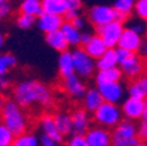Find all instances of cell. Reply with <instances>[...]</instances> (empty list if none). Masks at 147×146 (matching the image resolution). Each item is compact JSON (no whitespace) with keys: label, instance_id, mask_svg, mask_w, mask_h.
<instances>
[{"label":"cell","instance_id":"42","mask_svg":"<svg viewBox=\"0 0 147 146\" xmlns=\"http://www.w3.org/2000/svg\"><path fill=\"white\" fill-rule=\"evenodd\" d=\"M12 146H28V137H26V134L16 136V138H15V141H13Z\"/></svg>","mask_w":147,"mask_h":146},{"label":"cell","instance_id":"7","mask_svg":"<svg viewBox=\"0 0 147 146\" xmlns=\"http://www.w3.org/2000/svg\"><path fill=\"white\" fill-rule=\"evenodd\" d=\"M95 29L96 33L100 34L101 38L104 40L105 45L108 48H117L119 38L122 36V32L125 29V22L119 21V20H114V21L109 22L104 26H98Z\"/></svg>","mask_w":147,"mask_h":146},{"label":"cell","instance_id":"38","mask_svg":"<svg viewBox=\"0 0 147 146\" xmlns=\"http://www.w3.org/2000/svg\"><path fill=\"white\" fill-rule=\"evenodd\" d=\"M41 146H62V145H61V142H58V141L53 140L49 136L43 134L42 137H41Z\"/></svg>","mask_w":147,"mask_h":146},{"label":"cell","instance_id":"39","mask_svg":"<svg viewBox=\"0 0 147 146\" xmlns=\"http://www.w3.org/2000/svg\"><path fill=\"white\" fill-rule=\"evenodd\" d=\"M67 4V9H75V11H80L83 7L82 0H66Z\"/></svg>","mask_w":147,"mask_h":146},{"label":"cell","instance_id":"17","mask_svg":"<svg viewBox=\"0 0 147 146\" xmlns=\"http://www.w3.org/2000/svg\"><path fill=\"white\" fill-rule=\"evenodd\" d=\"M40 126L41 129H42L43 134H46V136H49V137H51L53 140L58 141V142H63V134L59 132L58 126H57V124H55V119L54 116L51 115H43L42 117H41L40 120Z\"/></svg>","mask_w":147,"mask_h":146},{"label":"cell","instance_id":"36","mask_svg":"<svg viewBox=\"0 0 147 146\" xmlns=\"http://www.w3.org/2000/svg\"><path fill=\"white\" fill-rule=\"evenodd\" d=\"M116 52H117V57H118L119 62L125 61V59H127L129 57H131V55L134 54V52H130V50H127V49L119 48V46H117L116 48Z\"/></svg>","mask_w":147,"mask_h":146},{"label":"cell","instance_id":"14","mask_svg":"<svg viewBox=\"0 0 147 146\" xmlns=\"http://www.w3.org/2000/svg\"><path fill=\"white\" fill-rule=\"evenodd\" d=\"M64 21H66L64 17L61 15L43 12L41 16L37 17V26L43 33H50L54 31H59Z\"/></svg>","mask_w":147,"mask_h":146},{"label":"cell","instance_id":"23","mask_svg":"<svg viewBox=\"0 0 147 146\" xmlns=\"http://www.w3.org/2000/svg\"><path fill=\"white\" fill-rule=\"evenodd\" d=\"M137 0H114L113 7L118 12V20L127 22L129 18L134 13V7Z\"/></svg>","mask_w":147,"mask_h":146},{"label":"cell","instance_id":"6","mask_svg":"<svg viewBox=\"0 0 147 146\" xmlns=\"http://www.w3.org/2000/svg\"><path fill=\"white\" fill-rule=\"evenodd\" d=\"M72 58L74 65H75V73L80 75L82 78H91L95 73L96 67V59L91 57L83 48H75L72 50Z\"/></svg>","mask_w":147,"mask_h":146},{"label":"cell","instance_id":"32","mask_svg":"<svg viewBox=\"0 0 147 146\" xmlns=\"http://www.w3.org/2000/svg\"><path fill=\"white\" fill-rule=\"evenodd\" d=\"M127 26L131 28L133 31H135L137 33L139 34H146L147 33V24H146V20H142V18L137 17V18H129L127 21Z\"/></svg>","mask_w":147,"mask_h":146},{"label":"cell","instance_id":"9","mask_svg":"<svg viewBox=\"0 0 147 146\" xmlns=\"http://www.w3.org/2000/svg\"><path fill=\"white\" fill-rule=\"evenodd\" d=\"M63 88L66 91V94L71 99H75V100H83L87 91H88L86 83L83 82V78L80 75H78L76 73L67 76V78H64Z\"/></svg>","mask_w":147,"mask_h":146},{"label":"cell","instance_id":"19","mask_svg":"<svg viewBox=\"0 0 147 146\" xmlns=\"http://www.w3.org/2000/svg\"><path fill=\"white\" fill-rule=\"evenodd\" d=\"M45 42L47 43L49 48H51L53 50H55V52H58V53L68 50V46H70L61 29L59 31L50 32V33H45Z\"/></svg>","mask_w":147,"mask_h":146},{"label":"cell","instance_id":"5","mask_svg":"<svg viewBox=\"0 0 147 146\" xmlns=\"http://www.w3.org/2000/svg\"><path fill=\"white\" fill-rule=\"evenodd\" d=\"M88 21L95 28L104 26L109 22L118 20V12L114 9L113 5H105V4H97L88 9L87 13Z\"/></svg>","mask_w":147,"mask_h":146},{"label":"cell","instance_id":"33","mask_svg":"<svg viewBox=\"0 0 147 146\" xmlns=\"http://www.w3.org/2000/svg\"><path fill=\"white\" fill-rule=\"evenodd\" d=\"M135 17H139L142 20H147V0H137L134 7Z\"/></svg>","mask_w":147,"mask_h":146},{"label":"cell","instance_id":"2","mask_svg":"<svg viewBox=\"0 0 147 146\" xmlns=\"http://www.w3.org/2000/svg\"><path fill=\"white\" fill-rule=\"evenodd\" d=\"M15 100H7L3 111H1V122L7 128L15 133V136H21L25 134L28 128L26 116Z\"/></svg>","mask_w":147,"mask_h":146},{"label":"cell","instance_id":"49","mask_svg":"<svg viewBox=\"0 0 147 146\" xmlns=\"http://www.w3.org/2000/svg\"><path fill=\"white\" fill-rule=\"evenodd\" d=\"M135 146H147V141H139Z\"/></svg>","mask_w":147,"mask_h":146},{"label":"cell","instance_id":"50","mask_svg":"<svg viewBox=\"0 0 147 146\" xmlns=\"http://www.w3.org/2000/svg\"><path fill=\"white\" fill-rule=\"evenodd\" d=\"M3 1H5V0H0V3H3Z\"/></svg>","mask_w":147,"mask_h":146},{"label":"cell","instance_id":"13","mask_svg":"<svg viewBox=\"0 0 147 146\" xmlns=\"http://www.w3.org/2000/svg\"><path fill=\"white\" fill-rule=\"evenodd\" d=\"M89 146H112V132L104 126L89 128L86 133Z\"/></svg>","mask_w":147,"mask_h":146},{"label":"cell","instance_id":"44","mask_svg":"<svg viewBox=\"0 0 147 146\" xmlns=\"http://www.w3.org/2000/svg\"><path fill=\"white\" fill-rule=\"evenodd\" d=\"M139 54L142 55V57L144 58L147 61V37L144 38V41H143V46H142V49H141V52H139Z\"/></svg>","mask_w":147,"mask_h":146},{"label":"cell","instance_id":"27","mask_svg":"<svg viewBox=\"0 0 147 146\" xmlns=\"http://www.w3.org/2000/svg\"><path fill=\"white\" fill-rule=\"evenodd\" d=\"M43 12L54 13V15L63 16L67 12V4L66 0H41Z\"/></svg>","mask_w":147,"mask_h":146},{"label":"cell","instance_id":"18","mask_svg":"<svg viewBox=\"0 0 147 146\" xmlns=\"http://www.w3.org/2000/svg\"><path fill=\"white\" fill-rule=\"evenodd\" d=\"M123 78V73L119 66L110 67V69H104V70H97L95 75L96 84H104V83H113V82H121Z\"/></svg>","mask_w":147,"mask_h":146},{"label":"cell","instance_id":"4","mask_svg":"<svg viewBox=\"0 0 147 146\" xmlns=\"http://www.w3.org/2000/svg\"><path fill=\"white\" fill-rule=\"evenodd\" d=\"M139 141L138 125L133 120L123 119L112 132V146H135Z\"/></svg>","mask_w":147,"mask_h":146},{"label":"cell","instance_id":"52","mask_svg":"<svg viewBox=\"0 0 147 146\" xmlns=\"http://www.w3.org/2000/svg\"><path fill=\"white\" fill-rule=\"evenodd\" d=\"M17 1H22V0H17Z\"/></svg>","mask_w":147,"mask_h":146},{"label":"cell","instance_id":"1","mask_svg":"<svg viewBox=\"0 0 147 146\" xmlns=\"http://www.w3.org/2000/svg\"><path fill=\"white\" fill-rule=\"evenodd\" d=\"M13 99L22 108H28L32 104H40L45 108H49L53 104V92L45 83L28 79L20 82L15 87Z\"/></svg>","mask_w":147,"mask_h":146},{"label":"cell","instance_id":"15","mask_svg":"<svg viewBox=\"0 0 147 146\" xmlns=\"http://www.w3.org/2000/svg\"><path fill=\"white\" fill-rule=\"evenodd\" d=\"M71 117H72V126H74L72 134H86L88 132L91 119H89L88 111L86 108L74 111Z\"/></svg>","mask_w":147,"mask_h":146},{"label":"cell","instance_id":"31","mask_svg":"<svg viewBox=\"0 0 147 146\" xmlns=\"http://www.w3.org/2000/svg\"><path fill=\"white\" fill-rule=\"evenodd\" d=\"M15 138V133L1 122L0 124V146H12Z\"/></svg>","mask_w":147,"mask_h":146},{"label":"cell","instance_id":"3","mask_svg":"<svg viewBox=\"0 0 147 146\" xmlns=\"http://www.w3.org/2000/svg\"><path fill=\"white\" fill-rule=\"evenodd\" d=\"M93 120L97 125L108 129H114L123 120L122 109L118 104L104 101L93 112Z\"/></svg>","mask_w":147,"mask_h":146},{"label":"cell","instance_id":"35","mask_svg":"<svg viewBox=\"0 0 147 146\" xmlns=\"http://www.w3.org/2000/svg\"><path fill=\"white\" fill-rule=\"evenodd\" d=\"M12 13V4L9 3L8 0L0 3V21H3L5 17H8Z\"/></svg>","mask_w":147,"mask_h":146},{"label":"cell","instance_id":"45","mask_svg":"<svg viewBox=\"0 0 147 146\" xmlns=\"http://www.w3.org/2000/svg\"><path fill=\"white\" fill-rule=\"evenodd\" d=\"M8 86H9V79L7 76H4L3 79H1V82H0V88H7Z\"/></svg>","mask_w":147,"mask_h":146},{"label":"cell","instance_id":"30","mask_svg":"<svg viewBox=\"0 0 147 146\" xmlns=\"http://www.w3.org/2000/svg\"><path fill=\"white\" fill-rule=\"evenodd\" d=\"M16 25H17L20 29H30L32 26L37 25V17L33 15H29V13H24L20 12L16 16Z\"/></svg>","mask_w":147,"mask_h":146},{"label":"cell","instance_id":"8","mask_svg":"<svg viewBox=\"0 0 147 146\" xmlns=\"http://www.w3.org/2000/svg\"><path fill=\"white\" fill-rule=\"evenodd\" d=\"M119 67L123 73V78L129 80H134L138 76L146 73V59L141 54L134 53L127 59L119 62Z\"/></svg>","mask_w":147,"mask_h":146},{"label":"cell","instance_id":"47","mask_svg":"<svg viewBox=\"0 0 147 146\" xmlns=\"http://www.w3.org/2000/svg\"><path fill=\"white\" fill-rule=\"evenodd\" d=\"M4 43H5V38H4V34L0 33V50L4 48Z\"/></svg>","mask_w":147,"mask_h":146},{"label":"cell","instance_id":"20","mask_svg":"<svg viewBox=\"0 0 147 146\" xmlns=\"http://www.w3.org/2000/svg\"><path fill=\"white\" fill-rule=\"evenodd\" d=\"M83 48L86 49V52L88 53L93 59H98V58L108 50V46L105 45L104 40H102L101 36L97 33L93 34V36L91 37V40L83 46Z\"/></svg>","mask_w":147,"mask_h":146},{"label":"cell","instance_id":"25","mask_svg":"<svg viewBox=\"0 0 147 146\" xmlns=\"http://www.w3.org/2000/svg\"><path fill=\"white\" fill-rule=\"evenodd\" d=\"M61 31L63 32L64 37H66V40H67L68 45L70 46H74V48H76V46L80 45V37H82V31H79L78 28H75L72 25V22L70 21H64L63 25H62Z\"/></svg>","mask_w":147,"mask_h":146},{"label":"cell","instance_id":"29","mask_svg":"<svg viewBox=\"0 0 147 146\" xmlns=\"http://www.w3.org/2000/svg\"><path fill=\"white\" fill-rule=\"evenodd\" d=\"M16 65H17V59H16V57L13 54H11V53L0 54V82L5 76V74L11 69H13Z\"/></svg>","mask_w":147,"mask_h":146},{"label":"cell","instance_id":"16","mask_svg":"<svg viewBox=\"0 0 147 146\" xmlns=\"http://www.w3.org/2000/svg\"><path fill=\"white\" fill-rule=\"evenodd\" d=\"M126 94L130 97L143 99L147 100V74L138 76L137 79L130 80L129 86L126 87Z\"/></svg>","mask_w":147,"mask_h":146},{"label":"cell","instance_id":"12","mask_svg":"<svg viewBox=\"0 0 147 146\" xmlns=\"http://www.w3.org/2000/svg\"><path fill=\"white\" fill-rule=\"evenodd\" d=\"M143 41H144V38L142 34L137 33L135 31H133L131 28L125 26V29L122 32V36L119 38L118 46L123 49H127L130 52L139 53L142 46H143Z\"/></svg>","mask_w":147,"mask_h":146},{"label":"cell","instance_id":"53","mask_svg":"<svg viewBox=\"0 0 147 146\" xmlns=\"http://www.w3.org/2000/svg\"><path fill=\"white\" fill-rule=\"evenodd\" d=\"M146 24H147V20H146Z\"/></svg>","mask_w":147,"mask_h":146},{"label":"cell","instance_id":"11","mask_svg":"<svg viewBox=\"0 0 147 146\" xmlns=\"http://www.w3.org/2000/svg\"><path fill=\"white\" fill-rule=\"evenodd\" d=\"M144 105H146V100H143V99H137V97L127 96L121 103V109H122V113H123V119H129V120H133V121L141 120Z\"/></svg>","mask_w":147,"mask_h":146},{"label":"cell","instance_id":"10","mask_svg":"<svg viewBox=\"0 0 147 146\" xmlns=\"http://www.w3.org/2000/svg\"><path fill=\"white\" fill-rule=\"evenodd\" d=\"M101 95L104 97V101L109 103L119 104L125 100L126 88L122 86L121 82H113V83H104V84H97Z\"/></svg>","mask_w":147,"mask_h":146},{"label":"cell","instance_id":"28","mask_svg":"<svg viewBox=\"0 0 147 146\" xmlns=\"http://www.w3.org/2000/svg\"><path fill=\"white\" fill-rule=\"evenodd\" d=\"M18 11L24 13H29V15H33L36 17H38V16H41L43 13L41 0H22V1H20Z\"/></svg>","mask_w":147,"mask_h":146},{"label":"cell","instance_id":"51","mask_svg":"<svg viewBox=\"0 0 147 146\" xmlns=\"http://www.w3.org/2000/svg\"><path fill=\"white\" fill-rule=\"evenodd\" d=\"M146 74H147V63H146Z\"/></svg>","mask_w":147,"mask_h":146},{"label":"cell","instance_id":"43","mask_svg":"<svg viewBox=\"0 0 147 146\" xmlns=\"http://www.w3.org/2000/svg\"><path fill=\"white\" fill-rule=\"evenodd\" d=\"M92 36H93V34H92L91 32H88V31H82V37H80V45L84 46L89 40H91Z\"/></svg>","mask_w":147,"mask_h":146},{"label":"cell","instance_id":"40","mask_svg":"<svg viewBox=\"0 0 147 146\" xmlns=\"http://www.w3.org/2000/svg\"><path fill=\"white\" fill-rule=\"evenodd\" d=\"M72 25L75 28H78L79 31H83L84 28H86V25H87V21H86V18L84 17H82V16H78L75 20H72Z\"/></svg>","mask_w":147,"mask_h":146},{"label":"cell","instance_id":"26","mask_svg":"<svg viewBox=\"0 0 147 146\" xmlns=\"http://www.w3.org/2000/svg\"><path fill=\"white\" fill-rule=\"evenodd\" d=\"M54 119H55V124L58 126L59 132L63 136L72 134L74 126H72V117H71V115L64 113V112H58L57 115H54Z\"/></svg>","mask_w":147,"mask_h":146},{"label":"cell","instance_id":"46","mask_svg":"<svg viewBox=\"0 0 147 146\" xmlns=\"http://www.w3.org/2000/svg\"><path fill=\"white\" fill-rule=\"evenodd\" d=\"M141 120L142 121H147V100H146V105H144V109H143V113H142Z\"/></svg>","mask_w":147,"mask_h":146},{"label":"cell","instance_id":"24","mask_svg":"<svg viewBox=\"0 0 147 146\" xmlns=\"http://www.w3.org/2000/svg\"><path fill=\"white\" fill-rule=\"evenodd\" d=\"M116 66H119L116 48H108L107 52L101 55L98 59H96L97 70H104V69H110V67H116Z\"/></svg>","mask_w":147,"mask_h":146},{"label":"cell","instance_id":"22","mask_svg":"<svg viewBox=\"0 0 147 146\" xmlns=\"http://www.w3.org/2000/svg\"><path fill=\"white\" fill-rule=\"evenodd\" d=\"M104 103V97L101 95L98 87H93V88H88L86 96L83 99V104H84V108H86L88 112H95L101 104Z\"/></svg>","mask_w":147,"mask_h":146},{"label":"cell","instance_id":"37","mask_svg":"<svg viewBox=\"0 0 147 146\" xmlns=\"http://www.w3.org/2000/svg\"><path fill=\"white\" fill-rule=\"evenodd\" d=\"M138 138L141 141H147V121H142L138 124Z\"/></svg>","mask_w":147,"mask_h":146},{"label":"cell","instance_id":"41","mask_svg":"<svg viewBox=\"0 0 147 146\" xmlns=\"http://www.w3.org/2000/svg\"><path fill=\"white\" fill-rule=\"evenodd\" d=\"M78 16H80L79 11H75V9H67V12L63 15V17H64V20H66V21H70L71 22L72 20H75Z\"/></svg>","mask_w":147,"mask_h":146},{"label":"cell","instance_id":"21","mask_svg":"<svg viewBox=\"0 0 147 146\" xmlns=\"http://www.w3.org/2000/svg\"><path fill=\"white\" fill-rule=\"evenodd\" d=\"M58 73L61 78H67V76L75 74V65H74L72 52H62L58 57Z\"/></svg>","mask_w":147,"mask_h":146},{"label":"cell","instance_id":"48","mask_svg":"<svg viewBox=\"0 0 147 146\" xmlns=\"http://www.w3.org/2000/svg\"><path fill=\"white\" fill-rule=\"evenodd\" d=\"M4 105H5V100H4L3 97H0V112H1V111H3Z\"/></svg>","mask_w":147,"mask_h":146},{"label":"cell","instance_id":"34","mask_svg":"<svg viewBox=\"0 0 147 146\" xmlns=\"http://www.w3.org/2000/svg\"><path fill=\"white\" fill-rule=\"evenodd\" d=\"M67 146H89L86 138V134H72V137L68 140Z\"/></svg>","mask_w":147,"mask_h":146}]
</instances>
